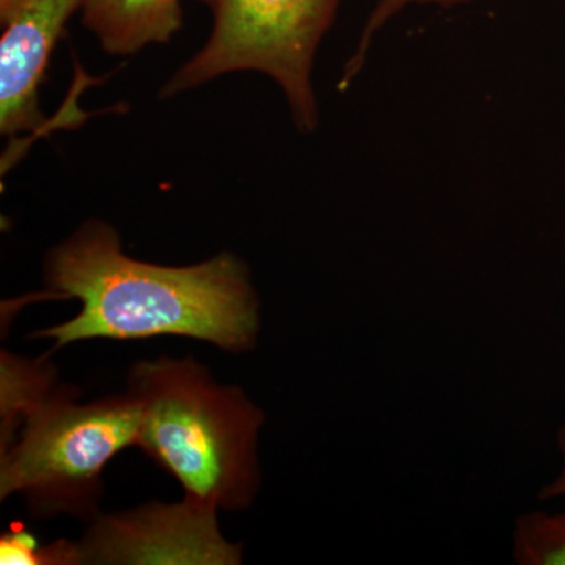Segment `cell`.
Instances as JSON below:
<instances>
[{"label": "cell", "mask_w": 565, "mask_h": 565, "mask_svg": "<svg viewBox=\"0 0 565 565\" xmlns=\"http://www.w3.org/2000/svg\"><path fill=\"white\" fill-rule=\"evenodd\" d=\"M128 392L140 404L137 446L212 511H241L259 489L262 408L218 385L193 359L134 364Z\"/></svg>", "instance_id": "obj_2"}, {"label": "cell", "mask_w": 565, "mask_h": 565, "mask_svg": "<svg viewBox=\"0 0 565 565\" xmlns=\"http://www.w3.org/2000/svg\"><path fill=\"white\" fill-rule=\"evenodd\" d=\"M473 2V0H375V6L371 10L370 17L364 22L362 35L356 43L352 57L344 65L343 76H341V90H345L352 81L359 76L366 62L367 52L373 46V41L377 33L384 31L386 25L399 17L405 10L416 6H434L441 9H452V7L465 6V3Z\"/></svg>", "instance_id": "obj_10"}, {"label": "cell", "mask_w": 565, "mask_h": 565, "mask_svg": "<svg viewBox=\"0 0 565 565\" xmlns=\"http://www.w3.org/2000/svg\"><path fill=\"white\" fill-rule=\"evenodd\" d=\"M74 399L54 385L24 408L20 435L0 455V498L21 494L35 516L93 522L104 468L139 441L140 404L129 392L84 405Z\"/></svg>", "instance_id": "obj_3"}, {"label": "cell", "mask_w": 565, "mask_h": 565, "mask_svg": "<svg viewBox=\"0 0 565 565\" xmlns=\"http://www.w3.org/2000/svg\"><path fill=\"white\" fill-rule=\"evenodd\" d=\"M44 280L55 297L81 302L73 319L33 334L54 340V349L173 334L245 352L258 341V296L232 253L184 267L143 263L122 252L117 230L88 221L47 253Z\"/></svg>", "instance_id": "obj_1"}, {"label": "cell", "mask_w": 565, "mask_h": 565, "mask_svg": "<svg viewBox=\"0 0 565 565\" xmlns=\"http://www.w3.org/2000/svg\"><path fill=\"white\" fill-rule=\"evenodd\" d=\"M557 451L561 456L559 470L552 481L546 482L539 492V500H565V418L557 430Z\"/></svg>", "instance_id": "obj_12"}, {"label": "cell", "mask_w": 565, "mask_h": 565, "mask_svg": "<svg viewBox=\"0 0 565 565\" xmlns=\"http://www.w3.org/2000/svg\"><path fill=\"white\" fill-rule=\"evenodd\" d=\"M20 2L21 0H0V18L9 14L10 11L13 10L14 7H17Z\"/></svg>", "instance_id": "obj_13"}, {"label": "cell", "mask_w": 565, "mask_h": 565, "mask_svg": "<svg viewBox=\"0 0 565 565\" xmlns=\"http://www.w3.org/2000/svg\"><path fill=\"white\" fill-rule=\"evenodd\" d=\"M514 557L520 565H565V511H534L519 516Z\"/></svg>", "instance_id": "obj_9"}, {"label": "cell", "mask_w": 565, "mask_h": 565, "mask_svg": "<svg viewBox=\"0 0 565 565\" xmlns=\"http://www.w3.org/2000/svg\"><path fill=\"white\" fill-rule=\"evenodd\" d=\"M84 0H21L0 18V132L33 131L43 125L40 87L55 44Z\"/></svg>", "instance_id": "obj_6"}, {"label": "cell", "mask_w": 565, "mask_h": 565, "mask_svg": "<svg viewBox=\"0 0 565 565\" xmlns=\"http://www.w3.org/2000/svg\"><path fill=\"white\" fill-rule=\"evenodd\" d=\"M215 512L191 500L93 520L76 544L79 564H241L239 545L218 531Z\"/></svg>", "instance_id": "obj_5"}, {"label": "cell", "mask_w": 565, "mask_h": 565, "mask_svg": "<svg viewBox=\"0 0 565 565\" xmlns=\"http://www.w3.org/2000/svg\"><path fill=\"white\" fill-rule=\"evenodd\" d=\"M0 563L3 565H73V545L71 542L58 541L55 544L41 546L29 531L17 525L0 537Z\"/></svg>", "instance_id": "obj_11"}, {"label": "cell", "mask_w": 565, "mask_h": 565, "mask_svg": "<svg viewBox=\"0 0 565 565\" xmlns=\"http://www.w3.org/2000/svg\"><path fill=\"white\" fill-rule=\"evenodd\" d=\"M82 22L110 55L169 43L182 28V0H84Z\"/></svg>", "instance_id": "obj_7"}, {"label": "cell", "mask_w": 565, "mask_h": 565, "mask_svg": "<svg viewBox=\"0 0 565 565\" xmlns=\"http://www.w3.org/2000/svg\"><path fill=\"white\" fill-rule=\"evenodd\" d=\"M54 382V367L46 360L28 362L2 352V448L13 440L22 411Z\"/></svg>", "instance_id": "obj_8"}, {"label": "cell", "mask_w": 565, "mask_h": 565, "mask_svg": "<svg viewBox=\"0 0 565 565\" xmlns=\"http://www.w3.org/2000/svg\"><path fill=\"white\" fill-rule=\"evenodd\" d=\"M210 7L212 31L163 84L159 96L192 90L230 73L270 77L288 103L297 131L319 126L313 87L316 54L343 0H200Z\"/></svg>", "instance_id": "obj_4"}]
</instances>
